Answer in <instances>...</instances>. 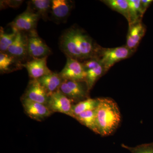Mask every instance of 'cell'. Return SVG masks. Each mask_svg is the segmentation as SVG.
Instances as JSON below:
<instances>
[{
    "mask_svg": "<svg viewBox=\"0 0 153 153\" xmlns=\"http://www.w3.org/2000/svg\"><path fill=\"white\" fill-rule=\"evenodd\" d=\"M59 46L66 57L79 61L96 58L99 47L83 30L73 27L60 36Z\"/></svg>",
    "mask_w": 153,
    "mask_h": 153,
    "instance_id": "obj_1",
    "label": "cell"
},
{
    "mask_svg": "<svg viewBox=\"0 0 153 153\" xmlns=\"http://www.w3.org/2000/svg\"><path fill=\"white\" fill-rule=\"evenodd\" d=\"M96 120L99 134L102 137L112 134L121 121V115L117 103L109 97L98 98Z\"/></svg>",
    "mask_w": 153,
    "mask_h": 153,
    "instance_id": "obj_2",
    "label": "cell"
},
{
    "mask_svg": "<svg viewBox=\"0 0 153 153\" xmlns=\"http://www.w3.org/2000/svg\"><path fill=\"white\" fill-rule=\"evenodd\" d=\"M134 52L126 46L112 48L99 47L96 58L101 62L106 73L116 63L131 57Z\"/></svg>",
    "mask_w": 153,
    "mask_h": 153,
    "instance_id": "obj_3",
    "label": "cell"
},
{
    "mask_svg": "<svg viewBox=\"0 0 153 153\" xmlns=\"http://www.w3.org/2000/svg\"><path fill=\"white\" fill-rule=\"evenodd\" d=\"M59 90L76 103L89 98V91L85 81L64 79Z\"/></svg>",
    "mask_w": 153,
    "mask_h": 153,
    "instance_id": "obj_4",
    "label": "cell"
},
{
    "mask_svg": "<svg viewBox=\"0 0 153 153\" xmlns=\"http://www.w3.org/2000/svg\"><path fill=\"white\" fill-rule=\"evenodd\" d=\"M40 19V17L37 14L27 8L25 12L19 15L9 25L14 33H33L36 31V27Z\"/></svg>",
    "mask_w": 153,
    "mask_h": 153,
    "instance_id": "obj_5",
    "label": "cell"
},
{
    "mask_svg": "<svg viewBox=\"0 0 153 153\" xmlns=\"http://www.w3.org/2000/svg\"><path fill=\"white\" fill-rule=\"evenodd\" d=\"M59 74L63 79L85 81L86 71L82 63L76 59L67 57L64 68Z\"/></svg>",
    "mask_w": 153,
    "mask_h": 153,
    "instance_id": "obj_6",
    "label": "cell"
},
{
    "mask_svg": "<svg viewBox=\"0 0 153 153\" xmlns=\"http://www.w3.org/2000/svg\"><path fill=\"white\" fill-rule=\"evenodd\" d=\"M73 102L58 90L49 95L47 105L53 113H61L71 117Z\"/></svg>",
    "mask_w": 153,
    "mask_h": 153,
    "instance_id": "obj_7",
    "label": "cell"
},
{
    "mask_svg": "<svg viewBox=\"0 0 153 153\" xmlns=\"http://www.w3.org/2000/svg\"><path fill=\"white\" fill-rule=\"evenodd\" d=\"M52 53L50 48L37 34V31L29 33L28 38V56L34 58L47 57Z\"/></svg>",
    "mask_w": 153,
    "mask_h": 153,
    "instance_id": "obj_8",
    "label": "cell"
},
{
    "mask_svg": "<svg viewBox=\"0 0 153 153\" xmlns=\"http://www.w3.org/2000/svg\"><path fill=\"white\" fill-rule=\"evenodd\" d=\"M86 71L85 82L88 90L92 89L96 82L105 73L101 62L97 58L88 59L82 62Z\"/></svg>",
    "mask_w": 153,
    "mask_h": 153,
    "instance_id": "obj_9",
    "label": "cell"
},
{
    "mask_svg": "<svg viewBox=\"0 0 153 153\" xmlns=\"http://www.w3.org/2000/svg\"><path fill=\"white\" fill-rule=\"evenodd\" d=\"M22 101L25 113L34 120L42 121L53 113L46 105L27 99L22 98Z\"/></svg>",
    "mask_w": 153,
    "mask_h": 153,
    "instance_id": "obj_10",
    "label": "cell"
},
{
    "mask_svg": "<svg viewBox=\"0 0 153 153\" xmlns=\"http://www.w3.org/2000/svg\"><path fill=\"white\" fill-rule=\"evenodd\" d=\"M73 2L68 0H52L50 19L56 23L66 22L73 9Z\"/></svg>",
    "mask_w": 153,
    "mask_h": 153,
    "instance_id": "obj_11",
    "label": "cell"
},
{
    "mask_svg": "<svg viewBox=\"0 0 153 153\" xmlns=\"http://www.w3.org/2000/svg\"><path fill=\"white\" fill-rule=\"evenodd\" d=\"M28 36L25 32H18L7 53L22 62L28 57Z\"/></svg>",
    "mask_w": 153,
    "mask_h": 153,
    "instance_id": "obj_12",
    "label": "cell"
},
{
    "mask_svg": "<svg viewBox=\"0 0 153 153\" xmlns=\"http://www.w3.org/2000/svg\"><path fill=\"white\" fill-rule=\"evenodd\" d=\"M49 95L38 79H32L25 91L22 98L47 105Z\"/></svg>",
    "mask_w": 153,
    "mask_h": 153,
    "instance_id": "obj_13",
    "label": "cell"
},
{
    "mask_svg": "<svg viewBox=\"0 0 153 153\" xmlns=\"http://www.w3.org/2000/svg\"><path fill=\"white\" fill-rule=\"evenodd\" d=\"M47 57L34 58L24 63L22 66L27 70L32 79H38L52 72L47 66Z\"/></svg>",
    "mask_w": 153,
    "mask_h": 153,
    "instance_id": "obj_14",
    "label": "cell"
},
{
    "mask_svg": "<svg viewBox=\"0 0 153 153\" xmlns=\"http://www.w3.org/2000/svg\"><path fill=\"white\" fill-rule=\"evenodd\" d=\"M146 32V27L142 22L129 26L126 46L135 52Z\"/></svg>",
    "mask_w": 153,
    "mask_h": 153,
    "instance_id": "obj_15",
    "label": "cell"
},
{
    "mask_svg": "<svg viewBox=\"0 0 153 153\" xmlns=\"http://www.w3.org/2000/svg\"><path fill=\"white\" fill-rule=\"evenodd\" d=\"M38 80L50 95L51 94L59 90L64 79L59 73L52 71L50 74L38 79Z\"/></svg>",
    "mask_w": 153,
    "mask_h": 153,
    "instance_id": "obj_16",
    "label": "cell"
},
{
    "mask_svg": "<svg viewBox=\"0 0 153 153\" xmlns=\"http://www.w3.org/2000/svg\"><path fill=\"white\" fill-rule=\"evenodd\" d=\"M22 63L7 53H0V71L1 74H8L23 68Z\"/></svg>",
    "mask_w": 153,
    "mask_h": 153,
    "instance_id": "obj_17",
    "label": "cell"
},
{
    "mask_svg": "<svg viewBox=\"0 0 153 153\" xmlns=\"http://www.w3.org/2000/svg\"><path fill=\"white\" fill-rule=\"evenodd\" d=\"M52 1L50 0H32L28 2L27 8L37 14L40 19L45 21L49 19Z\"/></svg>",
    "mask_w": 153,
    "mask_h": 153,
    "instance_id": "obj_18",
    "label": "cell"
},
{
    "mask_svg": "<svg viewBox=\"0 0 153 153\" xmlns=\"http://www.w3.org/2000/svg\"><path fill=\"white\" fill-rule=\"evenodd\" d=\"M74 119L82 125L85 126L96 134H99L97 124L96 109L82 113L75 117Z\"/></svg>",
    "mask_w": 153,
    "mask_h": 153,
    "instance_id": "obj_19",
    "label": "cell"
},
{
    "mask_svg": "<svg viewBox=\"0 0 153 153\" xmlns=\"http://www.w3.org/2000/svg\"><path fill=\"white\" fill-rule=\"evenodd\" d=\"M98 105V98H88L85 100L73 105L71 110V117L74 118L76 116L89 110L96 109Z\"/></svg>",
    "mask_w": 153,
    "mask_h": 153,
    "instance_id": "obj_20",
    "label": "cell"
},
{
    "mask_svg": "<svg viewBox=\"0 0 153 153\" xmlns=\"http://www.w3.org/2000/svg\"><path fill=\"white\" fill-rule=\"evenodd\" d=\"M129 4V26L142 22L143 13L141 0H128Z\"/></svg>",
    "mask_w": 153,
    "mask_h": 153,
    "instance_id": "obj_21",
    "label": "cell"
},
{
    "mask_svg": "<svg viewBox=\"0 0 153 153\" xmlns=\"http://www.w3.org/2000/svg\"><path fill=\"white\" fill-rule=\"evenodd\" d=\"M111 9L122 14L129 20V4L128 0H104L102 1Z\"/></svg>",
    "mask_w": 153,
    "mask_h": 153,
    "instance_id": "obj_22",
    "label": "cell"
},
{
    "mask_svg": "<svg viewBox=\"0 0 153 153\" xmlns=\"http://www.w3.org/2000/svg\"><path fill=\"white\" fill-rule=\"evenodd\" d=\"M0 31V50L1 52H7L16 38V33H7L1 27Z\"/></svg>",
    "mask_w": 153,
    "mask_h": 153,
    "instance_id": "obj_23",
    "label": "cell"
},
{
    "mask_svg": "<svg viewBox=\"0 0 153 153\" xmlns=\"http://www.w3.org/2000/svg\"><path fill=\"white\" fill-rule=\"evenodd\" d=\"M122 146L128 150L131 153H153V143L138 145L134 147H131L124 144Z\"/></svg>",
    "mask_w": 153,
    "mask_h": 153,
    "instance_id": "obj_24",
    "label": "cell"
},
{
    "mask_svg": "<svg viewBox=\"0 0 153 153\" xmlns=\"http://www.w3.org/2000/svg\"><path fill=\"white\" fill-rule=\"evenodd\" d=\"M23 1H1V10L5 9L8 7L13 8H17L19 7L23 3Z\"/></svg>",
    "mask_w": 153,
    "mask_h": 153,
    "instance_id": "obj_25",
    "label": "cell"
},
{
    "mask_svg": "<svg viewBox=\"0 0 153 153\" xmlns=\"http://www.w3.org/2000/svg\"><path fill=\"white\" fill-rule=\"evenodd\" d=\"M153 2L152 0H141V6L143 13L144 14L147 9Z\"/></svg>",
    "mask_w": 153,
    "mask_h": 153,
    "instance_id": "obj_26",
    "label": "cell"
}]
</instances>
